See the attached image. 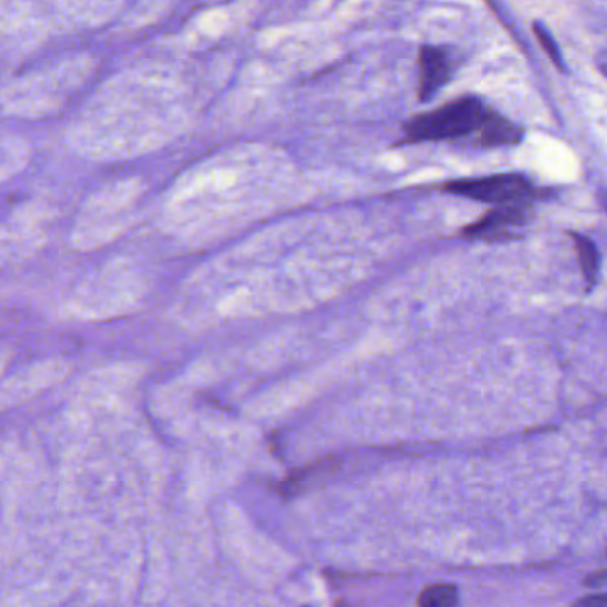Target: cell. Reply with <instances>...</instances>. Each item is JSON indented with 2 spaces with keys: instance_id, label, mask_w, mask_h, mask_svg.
Returning <instances> with one entry per match:
<instances>
[{
  "instance_id": "8",
  "label": "cell",
  "mask_w": 607,
  "mask_h": 607,
  "mask_svg": "<svg viewBox=\"0 0 607 607\" xmlns=\"http://www.w3.org/2000/svg\"><path fill=\"white\" fill-rule=\"evenodd\" d=\"M570 238H572L574 244H576L577 256H579V263H581V270H583L586 288H588V292H592L593 288H595V284L599 281V249L595 247V244H593L590 238L579 235V233H570Z\"/></svg>"
},
{
  "instance_id": "1",
  "label": "cell",
  "mask_w": 607,
  "mask_h": 607,
  "mask_svg": "<svg viewBox=\"0 0 607 607\" xmlns=\"http://www.w3.org/2000/svg\"><path fill=\"white\" fill-rule=\"evenodd\" d=\"M56 210L32 199L18 206L0 221V269L31 260L48 242Z\"/></svg>"
},
{
  "instance_id": "3",
  "label": "cell",
  "mask_w": 607,
  "mask_h": 607,
  "mask_svg": "<svg viewBox=\"0 0 607 607\" xmlns=\"http://www.w3.org/2000/svg\"><path fill=\"white\" fill-rule=\"evenodd\" d=\"M70 370V361L57 355L18 368L0 380V412L20 407L50 387L59 386Z\"/></svg>"
},
{
  "instance_id": "11",
  "label": "cell",
  "mask_w": 607,
  "mask_h": 607,
  "mask_svg": "<svg viewBox=\"0 0 607 607\" xmlns=\"http://www.w3.org/2000/svg\"><path fill=\"white\" fill-rule=\"evenodd\" d=\"M574 607H607V593L586 597V599L576 602V606Z\"/></svg>"
},
{
  "instance_id": "13",
  "label": "cell",
  "mask_w": 607,
  "mask_h": 607,
  "mask_svg": "<svg viewBox=\"0 0 607 607\" xmlns=\"http://www.w3.org/2000/svg\"><path fill=\"white\" fill-rule=\"evenodd\" d=\"M2 364H4V359H2V357H0V368H2Z\"/></svg>"
},
{
  "instance_id": "5",
  "label": "cell",
  "mask_w": 607,
  "mask_h": 607,
  "mask_svg": "<svg viewBox=\"0 0 607 607\" xmlns=\"http://www.w3.org/2000/svg\"><path fill=\"white\" fill-rule=\"evenodd\" d=\"M529 221L528 203L496 206L480 221L469 224L464 235L485 242H508L519 237V229Z\"/></svg>"
},
{
  "instance_id": "7",
  "label": "cell",
  "mask_w": 607,
  "mask_h": 607,
  "mask_svg": "<svg viewBox=\"0 0 607 607\" xmlns=\"http://www.w3.org/2000/svg\"><path fill=\"white\" fill-rule=\"evenodd\" d=\"M478 132H480L481 146H487V148L519 144L524 135L521 127H517L512 121H508L492 111L489 112V116Z\"/></svg>"
},
{
  "instance_id": "6",
  "label": "cell",
  "mask_w": 607,
  "mask_h": 607,
  "mask_svg": "<svg viewBox=\"0 0 607 607\" xmlns=\"http://www.w3.org/2000/svg\"><path fill=\"white\" fill-rule=\"evenodd\" d=\"M419 98L430 100L450 79V57L444 48L423 47L419 52Z\"/></svg>"
},
{
  "instance_id": "4",
  "label": "cell",
  "mask_w": 607,
  "mask_h": 607,
  "mask_svg": "<svg viewBox=\"0 0 607 607\" xmlns=\"http://www.w3.org/2000/svg\"><path fill=\"white\" fill-rule=\"evenodd\" d=\"M446 192L487 205H524L537 196V189L521 174H494L446 183Z\"/></svg>"
},
{
  "instance_id": "12",
  "label": "cell",
  "mask_w": 607,
  "mask_h": 607,
  "mask_svg": "<svg viewBox=\"0 0 607 607\" xmlns=\"http://www.w3.org/2000/svg\"><path fill=\"white\" fill-rule=\"evenodd\" d=\"M595 63H597V68L602 71V75L607 77V50H600L599 54L595 56Z\"/></svg>"
},
{
  "instance_id": "2",
  "label": "cell",
  "mask_w": 607,
  "mask_h": 607,
  "mask_svg": "<svg viewBox=\"0 0 607 607\" xmlns=\"http://www.w3.org/2000/svg\"><path fill=\"white\" fill-rule=\"evenodd\" d=\"M485 103L467 96L410 119L405 125L409 141H446L478 132L489 116Z\"/></svg>"
},
{
  "instance_id": "10",
  "label": "cell",
  "mask_w": 607,
  "mask_h": 607,
  "mask_svg": "<svg viewBox=\"0 0 607 607\" xmlns=\"http://www.w3.org/2000/svg\"><path fill=\"white\" fill-rule=\"evenodd\" d=\"M533 34L537 36L538 43H540V47L544 48L547 57L556 64V68L560 71H567L565 61L561 57L560 47L556 45V41L552 38L551 32L547 31V27L542 22H533Z\"/></svg>"
},
{
  "instance_id": "9",
  "label": "cell",
  "mask_w": 607,
  "mask_h": 607,
  "mask_svg": "<svg viewBox=\"0 0 607 607\" xmlns=\"http://www.w3.org/2000/svg\"><path fill=\"white\" fill-rule=\"evenodd\" d=\"M419 607H457L458 590L453 584L437 583L426 586L418 599Z\"/></svg>"
}]
</instances>
